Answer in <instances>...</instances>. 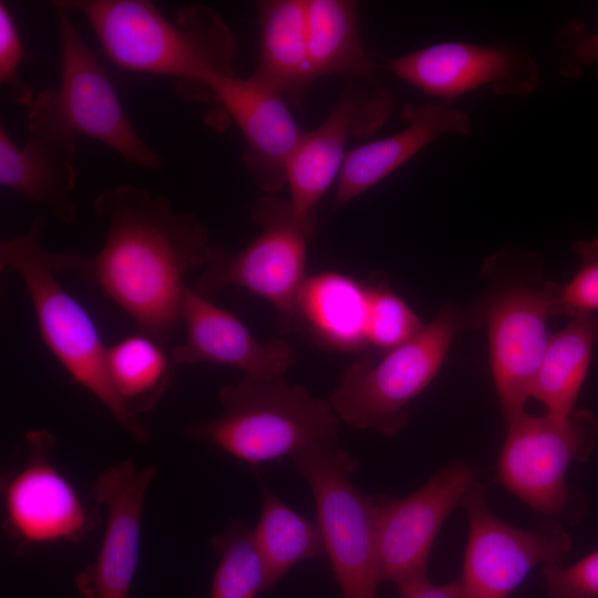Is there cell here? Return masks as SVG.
Here are the masks:
<instances>
[{
  "label": "cell",
  "mask_w": 598,
  "mask_h": 598,
  "mask_svg": "<svg viewBox=\"0 0 598 598\" xmlns=\"http://www.w3.org/2000/svg\"><path fill=\"white\" fill-rule=\"evenodd\" d=\"M475 475L470 463L453 462L403 498L382 495L378 527L380 584L392 582L400 588L427 578L435 537L447 516L462 504Z\"/></svg>",
  "instance_id": "4fadbf2b"
},
{
  "label": "cell",
  "mask_w": 598,
  "mask_h": 598,
  "mask_svg": "<svg viewBox=\"0 0 598 598\" xmlns=\"http://www.w3.org/2000/svg\"><path fill=\"white\" fill-rule=\"evenodd\" d=\"M555 42L559 51L558 70L566 78H577L584 68L598 62V31L587 33L582 21L565 23Z\"/></svg>",
  "instance_id": "1f68e13d"
},
{
  "label": "cell",
  "mask_w": 598,
  "mask_h": 598,
  "mask_svg": "<svg viewBox=\"0 0 598 598\" xmlns=\"http://www.w3.org/2000/svg\"><path fill=\"white\" fill-rule=\"evenodd\" d=\"M43 217L28 233L0 243V269L23 282L45 346L69 375L95 395L135 441L147 440L138 415L115 390L107 371V347L86 310L61 286L55 252L42 245Z\"/></svg>",
  "instance_id": "277c9868"
},
{
  "label": "cell",
  "mask_w": 598,
  "mask_h": 598,
  "mask_svg": "<svg viewBox=\"0 0 598 598\" xmlns=\"http://www.w3.org/2000/svg\"><path fill=\"white\" fill-rule=\"evenodd\" d=\"M368 296L367 341L370 349L392 350L424 327L417 315L385 281L368 283Z\"/></svg>",
  "instance_id": "83f0119b"
},
{
  "label": "cell",
  "mask_w": 598,
  "mask_h": 598,
  "mask_svg": "<svg viewBox=\"0 0 598 598\" xmlns=\"http://www.w3.org/2000/svg\"><path fill=\"white\" fill-rule=\"evenodd\" d=\"M151 464L136 468L122 461L105 468L92 493L106 513L105 529L95 561L75 578L85 598H128L136 573L146 491L157 473Z\"/></svg>",
  "instance_id": "9a60e30c"
},
{
  "label": "cell",
  "mask_w": 598,
  "mask_h": 598,
  "mask_svg": "<svg viewBox=\"0 0 598 598\" xmlns=\"http://www.w3.org/2000/svg\"><path fill=\"white\" fill-rule=\"evenodd\" d=\"M574 250L580 264L559 296V312L569 318L598 312V238L578 240Z\"/></svg>",
  "instance_id": "f1b7e54d"
},
{
  "label": "cell",
  "mask_w": 598,
  "mask_h": 598,
  "mask_svg": "<svg viewBox=\"0 0 598 598\" xmlns=\"http://www.w3.org/2000/svg\"><path fill=\"white\" fill-rule=\"evenodd\" d=\"M597 340L598 312L571 317L549 336L532 388V398L546 411L568 413L576 409Z\"/></svg>",
  "instance_id": "cb8c5ba5"
},
{
  "label": "cell",
  "mask_w": 598,
  "mask_h": 598,
  "mask_svg": "<svg viewBox=\"0 0 598 598\" xmlns=\"http://www.w3.org/2000/svg\"><path fill=\"white\" fill-rule=\"evenodd\" d=\"M29 462L4 491L11 533L27 544L76 540L90 525L89 514L70 482L49 461L54 439L45 430L25 434Z\"/></svg>",
  "instance_id": "e0dca14e"
},
{
  "label": "cell",
  "mask_w": 598,
  "mask_h": 598,
  "mask_svg": "<svg viewBox=\"0 0 598 598\" xmlns=\"http://www.w3.org/2000/svg\"><path fill=\"white\" fill-rule=\"evenodd\" d=\"M25 55L11 11L3 1H0V82L14 103L29 107L34 95L19 74V66Z\"/></svg>",
  "instance_id": "4dcf8cb0"
},
{
  "label": "cell",
  "mask_w": 598,
  "mask_h": 598,
  "mask_svg": "<svg viewBox=\"0 0 598 598\" xmlns=\"http://www.w3.org/2000/svg\"><path fill=\"white\" fill-rule=\"evenodd\" d=\"M258 61L251 79L299 106L316 80L307 37L306 0H260Z\"/></svg>",
  "instance_id": "44dd1931"
},
{
  "label": "cell",
  "mask_w": 598,
  "mask_h": 598,
  "mask_svg": "<svg viewBox=\"0 0 598 598\" xmlns=\"http://www.w3.org/2000/svg\"><path fill=\"white\" fill-rule=\"evenodd\" d=\"M250 217L259 234L235 255L213 244L204 271L190 288L208 299L227 286L245 288L274 306L282 327L293 328L311 236L289 198L280 194H264L250 208Z\"/></svg>",
  "instance_id": "9c48e42d"
},
{
  "label": "cell",
  "mask_w": 598,
  "mask_h": 598,
  "mask_svg": "<svg viewBox=\"0 0 598 598\" xmlns=\"http://www.w3.org/2000/svg\"><path fill=\"white\" fill-rule=\"evenodd\" d=\"M368 283L337 271L306 277L296 305L295 327L301 324L324 347L341 352L369 349Z\"/></svg>",
  "instance_id": "7402d4cb"
},
{
  "label": "cell",
  "mask_w": 598,
  "mask_h": 598,
  "mask_svg": "<svg viewBox=\"0 0 598 598\" xmlns=\"http://www.w3.org/2000/svg\"><path fill=\"white\" fill-rule=\"evenodd\" d=\"M291 458L311 489L341 597L377 598L382 494L365 496L358 491L352 475L359 462L338 444L313 446Z\"/></svg>",
  "instance_id": "ba28073f"
},
{
  "label": "cell",
  "mask_w": 598,
  "mask_h": 598,
  "mask_svg": "<svg viewBox=\"0 0 598 598\" xmlns=\"http://www.w3.org/2000/svg\"><path fill=\"white\" fill-rule=\"evenodd\" d=\"M405 126L384 138L360 145L347 153L332 210L362 195L391 175L434 140L453 134L465 136L472 121L451 103L405 104L401 110Z\"/></svg>",
  "instance_id": "d6986e66"
},
{
  "label": "cell",
  "mask_w": 598,
  "mask_h": 598,
  "mask_svg": "<svg viewBox=\"0 0 598 598\" xmlns=\"http://www.w3.org/2000/svg\"><path fill=\"white\" fill-rule=\"evenodd\" d=\"M495 481L533 511L556 520L566 512L571 464L591 454L598 424L584 409L568 413H522L508 423Z\"/></svg>",
  "instance_id": "30bf717a"
},
{
  "label": "cell",
  "mask_w": 598,
  "mask_h": 598,
  "mask_svg": "<svg viewBox=\"0 0 598 598\" xmlns=\"http://www.w3.org/2000/svg\"><path fill=\"white\" fill-rule=\"evenodd\" d=\"M358 9L359 2L353 0H306L308 48L316 80L341 76L380 85L361 41Z\"/></svg>",
  "instance_id": "603a6c76"
},
{
  "label": "cell",
  "mask_w": 598,
  "mask_h": 598,
  "mask_svg": "<svg viewBox=\"0 0 598 598\" xmlns=\"http://www.w3.org/2000/svg\"><path fill=\"white\" fill-rule=\"evenodd\" d=\"M106 363L115 390L136 414L152 409L171 382L162 342L142 332L109 346Z\"/></svg>",
  "instance_id": "484cf974"
},
{
  "label": "cell",
  "mask_w": 598,
  "mask_h": 598,
  "mask_svg": "<svg viewBox=\"0 0 598 598\" xmlns=\"http://www.w3.org/2000/svg\"><path fill=\"white\" fill-rule=\"evenodd\" d=\"M542 580L549 598H598V549L566 567L543 565Z\"/></svg>",
  "instance_id": "f546056e"
},
{
  "label": "cell",
  "mask_w": 598,
  "mask_h": 598,
  "mask_svg": "<svg viewBox=\"0 0 598 598\" xmlns=\"http://www.w3.org/2000/svg\"><path fill=\"white\" fill-rule=\"evenodd\" d=\"M391 111V97L380 85L351 82L326 120L303 133L289 161L286 185L293 213L310 236L318 204L340 175L349 137L373 133Z\"/></svg>",
  "instance_id": "5bb4252c"
},
{
  "label": "cell",
  "mask_w": 598,
  "mask_h": 598,
  "mask_svg": "<svg viewBox=\"0 0 598 598\" xmlns=\"http://www.w3.org/2000/svg\"><path fill=\"white\" fill-rule=\"evenodd\" d=\"M252 532L266 567L267 589L298 563L327 557L318 522L305 518L265 486L260 516Z\"/></svg>",
  "instance_id": "d4e9b609"
},
{
  "label": "cell",
  "mask_w": 598,
  "mask_h": 598,
  "mask_svg": "<svg viewBox=\"0 0 598 598\" xmlns=\"http://www.w3.org/2000/svg\"><path fill=\"white\" fill-rule=\"evenodd\" d=\"M83 16L118 68L178 81L181 97L214 103L207 81L234 76L236 40L213 8L190 4L167 19L145 0H61Z\"/></svg>",
  "instance_id": "7a4b0ae2"
},
{
  "label": "cell",
  "mask_w": 598,
  "mask_h": 598,
  "mask_svg": "<svg viewBox=\"0 0 598 598\" xmlns=\"http://www.w3.org/2000/svg\"><path fill=\"white\" fill-rule=\"evenodd\" d=\"M489 286L470 307L475 327L485 323L489 364L505 424L525 412L549 336L558 316L561 286L543 278L538 257L505 248L483 266Z\"/></svg>",
  "instance_id": "3957f363"
},
{
  "label": "cell",
  "mask_w": 598,
  "mask_h": 598,
  "mask_svg": "<svg viewBox=\"0 0 598 598\" xmlns=\"http://www.w3.org/2000/svg\"><path fill=\"white\" fill-rule=\"evenodd\" d=\"M218 401L221 413L189 425L186 434L250 465L338 444L339 416L330 401L283 378L245 375L224 386Z\"/></svg>",
  "instance_id": "5b68a950"
},
{
  "label": "cell",
  "mask_w": 598,
  "mask_h": 598,
  "mask_svg": "<svg viewBox=\"0 0 598 598\" xmlns=\"http://www.w3.org/2000/svg\"><path fill=\"white\" fill-rule=\"evenodd\" d=\"M52 6L60 43V83L34 95L25 117L29 134L75 141L89 137L131 164L161 167V155L136 133L110 75L80 35L72 12L61 0Z\"/></svg>",
  "instance_id": "8992f818"
},
{
  "label": "cell",
  "mask_w": 598,
  "mask_h": 598,
  "mask_svg": "<svg viewBox=\"0 0 598 598\" xmlns=\"http://www.w3.org/2000/svg\"><path fill=\"white\" fill-rule=\"evenodd\" d=\"M218 103L240 130L246 168L264 194H280L287 167L305 131L276 91L250 76L213 75L207 81Z\"/></svg>",
  "instance_id": "2e32d148"
},
{
  "label": "cell",
  "mask_w": 598,
  "mask_h": 598,
  "mask_svg": "<svg viewBox=\"0 0 598 598\" xmlns=\"http://www.w3.org/2000/svg\"><path fill=\"white\" fill-rule=\"evenodd\" d=\"M76 141L30 135L19 146L0 126V185L50 210L63 223L75 218Z\"/></svg>",
  "instance_id": "ffe728a7"
},
{
  "label": "cell",
  "mask_w": 598,
  "mask_h": 598,
  "mask_svg": "<svg viewBox=\"0 0 598 598\" xmlns=\"http://www.w3.org/2000/svg\"><path fill=\"white\" fill-rule=\"evenodd\" d=\"M93 208L107 224L101 249L93 256L59 252V271L92 280L138 332L159 342L171 339L182 324L184 278L205 266L213 246L207 227L132 184L101 192Z\"/></svg>",
  "instance_id": "6da1fadb"
},
{
  "label": "cell",
  "mask_w": 598,
  "mask_h": 598,
  "mask_svg": "<svg viewBox=\"0 0 598 598\" xmlns=\"http://www.w3.org/2000/svg\"><path fill=\"white\" fill-rule=\"evenodd\" d=\"M212 544L219 556L209 598H256L267 589L265 563L254 532L236 519Z\"/></svg>",
  "instance_id": "4316f807"
},
{
  "label": "cell",
  "mask_w": 598,
  "mask_h": 598,
  "mask_svg": "<svg viewBox=\"0 0 598 598\" xmlns=\"http://www.w3.org/2000/svg\"><path fill=\"white\" fill-rule=\"evenodd\" d=\"M462 505L468 532L457 580L460 598H508L535 567L561 564L570 549V538L557 520L526 530L498 518L487 505L485 486L476 481Z\"/></svg>",
  "instance_id": "8fae6325"
},
{
  "label": "cell",
  "mask_w": 598,
  "mask_h": 598,
  "mask_svg": "<svg viewBox=\"0 0 598 598\" xmlns=\"http://www.w3.org/2000/svg\"><path fill=\"white\" fill-rule=\"evenodd\" d=\"M383 61L385 70L446 103L486 86L496 95L527 96L539 83L530 53L513 44L445 41Z\"/></svg>",
  "instance_id": "7c38bea8"
},
{
  "label": "cell",
  "mask_w": 598,
  "mask_h": 598,
  "mask_svg": "<svg viewBox=\"0 0 598 598\" xmlns=\"http://www.w3.org/2000/svg\"><path fill=\"white\" fill-rule=\"evenodd\" d=\"M400 598H460L457 580L444 585L432 584L427 578L399 588Z\"/></svg>",
  "instance_id": "d6a6232c"
},
{
  "label": "cell",
  "mask_w": 598,
  "mask_h": 598,
  "mask_svg": "<svg viewBox=\"0 0 598 598\" xmlns=\"http://www.w3.org/2000/svg\"><path fill=\"white\" fill-rule=\"evenodd\" d=\"M475 327L470 307L444 306L401 346L362 355L343 372L330 396L337 415L352 427L391 437L408 422L406 406L436 377L455 337Z\"/></svg>",
  "instance_id": "52a82bcc"
},
{
  "label": "cell",
  "mask_w": 598,
  "mask_h": 598,
  "mask_svg": "<svg viewBox=\"0 0 598 598\" xmlns=\"http://www.w3.org/2000/svg\"><path fill=\"white\" fill-rule=\"evenodd\" d=\"M186 337L171 354L175 364L230 365L260 380L282 378L293 362L289 343L274 338L260 343L229 311L187 287L181 308Z\"/></svg>",
  "instance_id": "ac0fdd59"
}]
</instances>
